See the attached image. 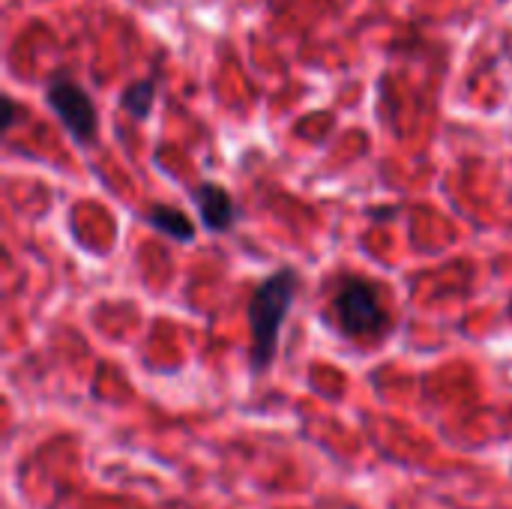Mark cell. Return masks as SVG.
<instances>
[{
  "label": "cell",
  "mask_w": 512,
  "mask_h": 509,
  "mask_svg": "<svg viewBox=\"0 0 512 509\" xmlns=\"http://www.w3.org/2000/svg\"><path fill=\"white\" fill-rule=\"evenodd\" d=\"M45 105L54 111V117L63 123L66 135L78 147H87V144L96 141V132H99L96 105H93L90 93L69 72H57V75L48 78V84H45Z\"/></svg>",
  "instance_id": "3"
},
{
  "label": "cell",
  "mask_w": 512,
  "mask_h": 509,
  "mask_svg": "<svg viewBox=\"0 0 512 509\" xmlns=\"http://www.w3.org/2000/svg\"><path fill=\"white\" fill-rule=\"evenodd\" d=\"M18 117H21V105H18L12 96H3V117H0V123H3V132H9V129L18 123Z\"/></svg>",
  "instance_id": "7"
},
{
  "label": "cell",
  "mask_w": 512,
  "mask_h": 509,
  "mask_svg": "<svg viewBox=\"0 0 512 509\" xmlns=\"http://www.w3.org/2000/svg\"><path fill=\"white\" fill-rule=\"evenodd\" d=\"M189 198H192V207H195L201 225L210 234H228L237 225V204L222 183H213V180L195 183L189 189Z\"/></svg>",
  "instance_id": "4"
},
{
  "label": "cell",
  "mask_w": 512,
  "mask_h": 509,
  "mask_svg": "<svg viewBox=\"0 0 512 509\" xmlns=\"http://www.w3.org/2000/svg\"><path fill=\"white\" fill-rule=\"evenodd\" d=\"M300 273L294 267H279L276 273H270L264 282L255 285L252 300H249V333H252V372L261 375L273 366L276 351H279V336H282V324L297 300L300 291Z\"/></svg>",
  "instance_id": "1"
},
{
  "label": "cell",
  "mask_w": 512,
  "mask_h": 509,
  "mask_svg": "<svg viewBox=\"0 0 512 509\" xmlns=\"http://www.w3.org/2000/svg\"><path fill=\"white\" fill-rule=\"evenodd\" d=\"M156 105V78H138L123 87L120 93V108L132 120H147Z\"/></svg>",
  "instance_id": "6"
},
{
  "label": "cell",
  "mask_w": 512,
  "mask_h": 509,
  "mask_svg": "<svg viewBox=\"0 0 512 509\" xmlns=\"http://www.w3.org/2000/svg\"><path fill=\"white\" fill-rule=\"evenodd\" d=\"M330 309L342 336L348 339L369 342V339H381L390 330V312L384 306V294L366 276L342 273L333 285Z\"/></svg>",
  "instance_id": "2"
},
{
  "label": "cell",
  "mask_w": 512,
  "mask_h": 509,
  "mask_svg": "<svg viewBox=\"0 0 512 509\" xmlns=\"http://www.w3.org/2000/svg\"><path fill=\"white\" fill-rule=\"evenodd\" d=\"M141 219H144V225H150L153 231H159L168 240H177V243H192L195 240V225H192V219L180 207L150 204Z\"/></svg>",
  "instance_id": "5"
}]
</instances>
